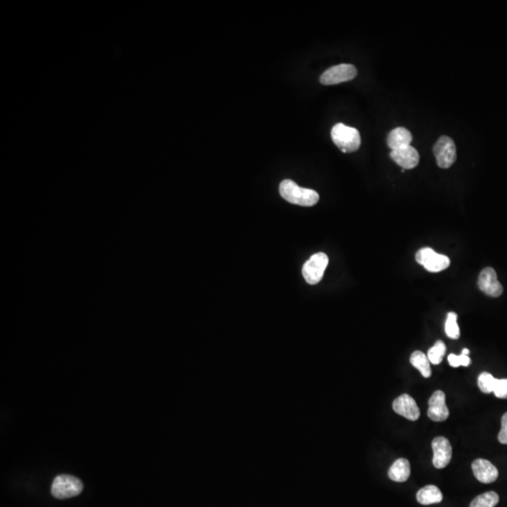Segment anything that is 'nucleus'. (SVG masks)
Returning a JSON list of instances; mask_svg holds the SVG:
<instances>
[{
    "label": "nucleus",
    "mask_w": 507,
    "mask_h": 507,
    "mask_svg": "<svg viewBox=\"0 0 507 507\" xmlns=\"http://www.w3.org/2000/svg\"><path fill=\"white\" fill-rule=\"evenodd\" d=\"M419 288L427 300L448 309H470L479 299L474 286L453 282L436 269H427L421 274Z\"/></svg>",
    "instance_id": "f257e3e1"
},
{
    "label": "nucleus",
    "mask_w": 507,
    "mask_h": 507,
    "mask_svg": "<svg viewBox=\"0 0 507 507\" xmlns=\"http://www.w3.org/2000/svg\"><path fill=\"white\" fill-rule=\"evenodd\" d=\"M494 395V388L487 380L468 383L454 400V413L464 427H474L484 419L487 405Z\"/></svg>",
    "instance_id": "f03ea898"
},
{
    "label": "nucleus",
    "mask_w": 507,
    "mask_h": 507,
    "mask_svg": "<svg viewBox=\"0 0 507 507\" xmlns=\"http://www.w3.org/2000/svg\"><path fill=\"white\" fill-rule=\"evenodd\" d=\"M480 125L485 127H504L507 126V98L501 99L487 106L480 115Z\"/></svg>",
    "instance_id": "7ed1b4c3"
},
{
    "label": "nucleus",
    "mask_w": 507,
    "mask_h": 507,
    "mask_svg": "<svg viewBox=\"0 0 507 507\" xmlns=\"http://www.w3.org/2000/svg\"><path fill=\"white\" fill-rule=\"evenodd\" d=\"M496 203L499 212L507 220V185L503 186L497 193Z\"/></svg>",
    "instance_id": "20e7f679"
}]
</instances>
